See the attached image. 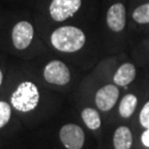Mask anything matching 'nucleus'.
Wrapping results in <instances>:
<instances>
[{"label":"nucleus","instance_id":"f257e3e1","mask_svg":"<svg viewBox=\"0 0 149 149\" xmlns=\"http://www.w3.org/2000/svg\"><path fill=\"white\" fill-rule=\"evenodd\" d=\"M50 41L59 52H74L84 46L85 35L74 26H62L52 32Z\"/></svg>","mask_w":149,"mask_h":149},{"label":"nucleus","instance_id":"f03ea898","mask_svg":"<svg viewBox=\"0 0 149 149\" xmlns=\"http://www.w3.org/2000/svg\"><path fill=\"white\" fill-rule=\"evenodd\" d=\"M40 94H39L37 86L33 82L24 81L20 83L19 87L14 92L11 98L12 105L17 111L27 112L36 108Z\"/></svg>","mask_w":149,"mask_h":149},{"label":"nucleus","instance_id":"7ed1b4c3","mask_svg":"<svg viewBox=\"0 0 149 149\" xmlns=\"http://www.w3.org/2000/svg\"><path fill=\"white\" fill-rule=\"evenodd\" d=\"M81 0H52L49 14L55 22H63L79 10Z\"/></svg>","mask_w":149,"mask_h":149},{"label":"nucleus","instance_id":"20e7f679","mask_svg":"<svg viewBox=\"0 0 149 149\" xmlns=\"http://www.w3.org/2000/svg\"><path fill=\"white\" fill-rule=\"evenodd\" d=\"M45 79L56 85H65L70 81L71 74L68 67L59 60L50 61L44 71Z\"/></svg>","mask_w":149,"mask_h":149},{"label":"nucleus","instance_id":"39448f33","mask_svg":"<svg viewBox=\"0 0 149 149\" xmlns=\"http://www.w3.org/2000/svg\"><path fill=\"white\" fill-rule=\"evenodd\" d=\"M59 136L67 149H81L84 143V132L76 124H67L62 127Z\"/></svg>","mask_w":149,"mask_h":149},{"label":"nucleus","instance_id":"423d86ee","mask_svg":"<svg viewBox=\"0 0 149 149\" xmlns=\"http://www.w3.org/2000/svg\"><path fill=\"white\" fill-rule=\"evenodd\" d=\"M119 97V90L116 85L108 84L99 89L95 97V102L99 109L108 111L116 104Z\"/></svg>","mask_w":149,"mask_h":149},{"label":"nucleus","instance_id":"0eeeda50","mask_svg":"<svg viewBox=\"0 0 149 149\" xmlns=\"http://www.w3.org/2000/svg\"><path fill=\"white\" fill-rule=\"evenodd\" d=\"M33 26L28 22H20L15 25L12 33L14 46L17 49H24L30 45L33 38Z\"/></svg>","mask_w":149,"mask_h":149},{"label":"nucleus","instance_id":"6e6552de","mask_svg":"<svg viewBox=\"0 0 149 149\" xmlns=\"http://www.w3.org/2000/svg\"><path fill=\"white\" fill-rule=\"evenodd\" d=\"M107 24L113 32H120L126 25V9L122 3L111 5L107 13Z\"/></svg>","mask_w":149,"mask_h":149},{"label":"nucleus","instance_id":"1a4fd4ad","mask_svg":"<svg viewBox=\"0 0 149 149\" xmlns=\"http://www.w3.org/2000/svg\"><path fill=\"white\" fill-rule=\"evenodd\" d=\"M136 68L132 63L122 64L113 77V81L118 86H127L135 79Z\"/></svg>","mask_w":149,"mask_h":149},{"label":"nucleus","instance_id":"9d476101","mask_svg":"<svg viewBox=\"0 0 149 149\" xmlns=\"http://www.w3.org/2000/svg\"><path fill=\"white\" fill-rule=\"evenodd\" d=\"M133 143V136L129 128L121 126L116 129L113 136L115 149H130Z\"/></svg>","mask_w":149,"mask_h":149},{"label":"nucleus","instance_id":"9b49d317","mask_svg":"<svg viewBox=\"0 0 149 149\" xmlns=\"http://www.w3.org/2000/svg\"><path fill=\"white\" fill-rule=\"evenodd\" d=\"M138 105V99L135 95L128 94L121 100L119 105V113L122 117L129 118L133 114Z\"/></svg>","mask_w":149,"mask_h":149},{"label":"nucleus","instance_id":"f8f14e48","mask_svg":"<svg viewBox=\"0 0 149 149\" xmlns=\"http://www.w3.org/2000/svg\"><path fill=\"white\" fill-rule=\"evenodd\" d=\"M81 117L83 122L91 130H97L101 126V118L96 109L87 108L84 109L81 112Z\"/></svg>","mask_w":149,"mask_h":149},{"label":"nucleus","instance_id":"ddd939ff","mask_svg":"<svg viewBox=\"0 0 149 149\" xmlns=\"http://www.w3.org/2000/svg\"><path fill=\"white\" fill-rule=\"evenodd\" d=\"M133 19L139 24L149 23V3H144L135 9L133 12Z\"/></svg>","mask_w":149,"mask_h":149},{"label":"nucleus","instance_id":"4468645a","mask_svg":"<svg viewBox=\"0 0 149 149\" xmlns=\"http://www.w3.org/2000/svg\"><path fill=\"white\" fill-rule=\"evenodd\" d=\"M11 117V108L6 102L0 101V128L4 127Z\"/></svg>","mask_w":149,"mask_h":149},{"label":"nucleus","instance_id":"2eb2a0df","mask_svg":"<svg viewBox=\"0 0 149 149\" xmlns=\"http://www.w3.org/2000/svg\"><path fill=\"white\" fill-rule=\"evenodd\" d=\"M139 122L142 125V127L149 128V102H147L142 108L141 113H139Z\"/></svg>","mask_w":149,"mask_h":149},{"label":"nucleus","instance_id":"dca6fc26","mask_svg":"<svg viewBox=\"0 0 149 149\" xmlns=\"http://www.w3.org/2000/svg\"><path fill=\"white\" fill-rule=\"evenodd\" d=\"M141 141H142V143L145 145V146L149 147V128H148V129H146V131L143 132V134H142Z\"/></svg>","mask_w":149,"mask_h":149},{"label":"nucleus","instance_id":"f3484780","mask_svg":"<svg viewBox=\"0 0 149 149\" xmlns=\"http://www.w3.org/2000/svg\"><path fill=\"white\" fill-rule=\"evenodd\" d=\"M2 79H3L2 72H1V71H0V85H1V83H2Z\"/></svg>","mask_w":149,"mask_h":149}]
</instances>
